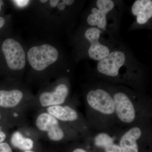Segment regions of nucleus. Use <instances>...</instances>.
<instances>
[{"label":"nucleus","instance_id":"nucleus-1","mask_svg":"<svg viewBox=\"0 0 152 152\" xmlns=\"http://www.w3.org/2000/svg\"><path fill=\"white\" fill-rule=\"evenodd\" d=\"M93 78L119 85L146 94L148 82L147 66L141 63L124 43L98 61L93 70Z\"/></svg>","mask_w":152,"mask_h":152},{"label":"nucleus","instance_id":"nucleus-2","mask_svg":"<svg viewBox=\"0 0 152 152\" xmlns=\"http://www.w3.org/2000/svg\"><path fill=\"white\" fill-rule=\"evenodd\" d=\"M84 94L86 118L94 132L120 127L113 98L107 83L93 78L86 84Z\"/></svg>","mask_w":152,"mask_h":152},{"label":"nucleus","instance_id":"nucleus-3","mask_svg":"<svg viewBox=\"0 0 152 152\" xmlns=\"http://www.w3.org/2000/svg\"><path fill=\"white\" fill-rule=\"evenodd\" d=\"M107 83L113 98L117 124L120 128L125 129L152 119L151 104L146 94L122 85Z\"/></svg>","mask_w":152,"mask_h":152},{"label":"nucleus","instance_id":"nucleus-4","mask_svg":"<svg viewBox=\"0 0 152 152\" xmlns=\"http://www.w3.org/2000/svg\"><path fill=\"white\" fill-rule=\"evenodd\" d=\"M122 2L96 0L86 10L84 25L98 28L117 39L123 10Z\"/></svg>","mask_w":152,"mask_h":152},{"label":"nucleus","instance_id":"nucleus-5","mask_svg":"<svg viewBox=\"0 0 152 152\" xmlns=\"http://www.w3.org/2000/svg\"><path fill=\"white\" fill-rule=\"evenodd\" d=\"M78 36L81 58L98 61L107 57L121 43L117 38L98 28L84 25Z\"/></svg>","mask_w":152,"mask_h":152},{"label":"nucleus","instance_id":"nucleus-6","mask_svg":"<svg viewBox=\"0 0 152 152\" xmlns=\"http://www.w3.org/2000/svg\"><path fill=\"white\" fill-rule=\"evenodd\" d=\"M151 119L123 130L119 140L121 152H140L142 145L148 144L152 138Z\"/></svg>","mask_w":152,"mask_h":152},{"label":"nucleus","instance_id":"nucleus-7","mask_svg":"<svg viewBox=\"0 0 152 152\" xmlns=\"http://www.w3.org/2000/svg\"><path fill=\"white\" fill-rule=\"evenodd\" d=\"M47 112L72 128L84 140L94 134L86 118L72 106L64 104L48 107Z\"/></svg>","mask_w":152,"mask_h":152},{"label":"nucleus","instance_id":"nucleus-8","mask_svg":"<svg viewBox=\"0 0 152 152\" xmlns=\"http://www.w3.org/2000/svg\"><path fill=\"white\" fill-rule=\"evenodd\" d=\"M35 124L38 129L46 133L49 140L52 141L61 142L67 139L81 138L73 129L47 112L38 115Z\"/></svg>","mask_w":152,"mask_h":152},{"label":"nucleus","instance_id":"nucleus-9","mask_svg":"<svg viewBox=\"0 0 152 152\" xmlns=\"http://www.w3.org/2000/svg\"><path fill=\"white\" fill-rule=\"evenodd\" d=\"M58 51L48 44L34 46L28 52V61L31 66L36 71H41L56 62L58 59Z\"/></svg>","mask_w":152,"mask_h":152},{"label":"nucleus","instance_id":"nucleus-10","mask_svg":"<svg viewBox=\"0 0 152 152\" xmlns=\"http://www.w3.org/2000/svg\"><path fill=\"white\" fill-rule=\"evenodd\" d=\"M123 130L118 127L110 131L95 132L91 137L84 140L104 152H121L119 140Z\"/></svg>","mask_w":152,"mask_h":152},{"label":"nucleus","instance_id":"nucleus-11","mask_svg":"<svg viewBox=\"0 0 152 152\" xmlns=\"http://www.w3.org/2000/svg\"><path fill=\"white\" fill-rule=\"evenodd\" d=\"M2 50L9 67L15 71L21 70L26 65V55L21 44L13 39H7Z\"/></svg>","mask_w":152,"mask_h":152},{"label":"nucleus","instance_id":"nucleus-12","mask_svg":"<svg viewBox=\"0 0 152 152\" xmlns=\"http://www.w3.org/2000/svg\"><path fill=\"white\" fill-rule=\"evenodd\" d=\"M131 12L134 21L131 26V30L150 28L152 19V1L137 0L131 7Z\"/></svg>","mask_w":152,"mask_h":152},{"label":"nucleus","instance_id":"nucleus-13","mask_svg":"<svg viewBox=\"0 0 152 152\" xmlns=\"http://www.w3.org/2000/svg\"><path fill=\"white\" fill-rule=\"evenodd\" d=\"M69 93V87L66 83H59L51 91L42 93L39 97V102L41 105L45 107L64 105Z\"/></svg>","mask_w":152,"mask_h":152},{"label":"nucleus","instance_id":"nucleus-14","mask_svg":"<svg viewBox=\"0 0 152 152\" xmlns=\"http://www.w3.org/2000/svg\"><path fill=\"white\" fill-rule=\"evenodd\" d=\"M23 97V94L20 90H0V107L5 108L15 107L21 102Z\"/></svg>","mask_w":152,"mask_h":152},{"label":"nucleus","instance_id":"nucleus-15","mask_svg":"<svg viewBox=\"0 0 152 152\" xmlns=\"http://www.w3.org/2000/svg\"><path fill=\"white\" fill-rule=\"evenodd\" d=\"M10 142L14 148L23 152L33 150L34 146V142L32 139L24 137L19 131H15L12 134Z\"/></svg>","mask_w":152,"mask_h":152},{"label":"nucleus","instance_id":"nucleus-16","mask_svg":"<svg viewBox=\"0 0 152 152\" xmlns=\"http://www.w3.org/2000/svg\"><path fill=\"white\" fill-rule=\"evenodd\" d=\"M0 152H13L10 145L7 142L0 143Z\"/></svg>","mask_w":152,"mask_h":152},{"label":"nucleus","instance_id":"nucleus-17","mask_svg":"<svg viewBox=\"0 0 152 152\" xmlns=\"http://www.w3.org/2000/svg\"><path fill=\"white\" fill-rule=\"evenodd\" d=\"M14 1V3L18 7H24L27 5L30 1H26V0L25 1L24 0H17V1Z\"/></svg>","mask_w":152,"mask_h":152},{"label":"nucleus","instance_id":"nucleus-18","mask_svg":"<svg viewBox=\"0 0 152 152\" xmlns=\"http://www.w3.org/2000/svg\"><path fill=\"white\" fill-rule=\"evenodd\" d=\"M7 136L5 133L0 128V143L3 142L5 140Z\"/></svg>","mask_w":152,"mask_h":152},{"label":"nucleus","instance_id":"nucleus-19","mask_svg":"<svg viewBox=\"0 0 152 152\" xmlns=\"http://www.w3.org/2000/svg\"><path fill=\"white\" fill-rule=\"evenodd\" d=\"M72 152H88L86 150L82 147H77L74 149Z\"/></svg>","mask_w":152,"mask_h":152},{"label":"nucleus","instance_id":"nucleus-20","mask_svg":"<svg viewBox=\"0 0 152 152\" xmlns=\"http://www.w3.org/2000/svg\"><path fill=\"white\" fill-rule=\"evenodd\" d=\"M5 23V20L4 18L0 17V28L2 27Z\"/></svg>","mask_w":152,"mask_h":152},{"label":"nucleus","instance_id":"nucleus-21","mask_svg":"<svg viewBox=\"0 0 152 152\" xmlns=\"http://www.w3.org/2000/svg\"><path fill=\"white\" fill-rule=\"evenodd\" d=\"M3 5V2L2 1H0V11L1 10L2 6Z\"/></svg>","mask_w":152,"mask_h":152},{"label":"nucleus","instance_id":"nucleus-22","mask_svg":"<svg viewBox=\"0 0 152 152\" xmlns=\"http://www.w3.org/2000/svg\"><path fill=\"white\" fill-rule=\"evenodd\" d=\"M23 152H36L34 151H33V150H31V151H23Z\"/></svg>","mask_w":152,"mask_h":152},{"label":"nucleus","instance_id":"nucleus-23","mask_svg":"<svg viewBox=\"0 0 152 152\" xmlns=\"http://www.w3.org/2000/svg\"><path fill=\"white\" fill-rule=\"evenodd\" d=\"M40 1L42 3H45L48 1Z\"/></svg>","mask_w":152,"mask_h":152},{"label":"nucleus","instance_id":"nucleus-24","mask_svg":"<svg viewBox=\"0 0 152 152\" xmlns=\"http://www.w3.org/2000/svg\"><path fill=\"white\" fill-rule=\"evenodd\" d=\"M1 114H0V119H1Z\"/></svg>","mask_w":152,"mask_h":152}]
</instances>
